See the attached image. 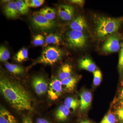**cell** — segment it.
Returning <instances> with one entry per match:
<instances>
[{"mask_svg": "<svg viewBox=\"0 0 123 123\" xmlns=\"http://www.w3.org/2000/svg\"><path fill=\"white\" fill-rule=\"evenodd\" d=\"M0 88L5 98L15 109L20 111L31 109L30 96L20 84L7 78H2Z\"/></svg>", "mask_w": 123, "mask_h": 123, "instance_id": "6da1fadb", "label": "cell"}, {"mask_svg": "<svg viewBox=\"0 0 123 123\" xmlns=\"http://www.w3.org/2000/svg\"><path fill=\"white\" fill-rule=\"evenodd\" d=\"M123 23V17L111 18L98 17L96 20L95 33L98 38L105 39L115 34Z\"/></svg>", "mask_w": 123, "mask_h": 123, "instance_id": "7a4b0ae2", "label": "cell"}, {"mask_svg": "<svg viewBox=\"0 0 123 123\" xmlns=\"http://www.w3.org/2000/svg\"><path fill=\"white\" fill-rule=\"evenodd\" d=\"M62 51L55 47H48L44 49L35 64L53 65L60 59L62 56Z\"/></svg>", "mask_w": 123, "mask_h": 123, "instance_id": "3957f363", "label": "cell"}, {"mask_svg": "<svg viewBox=\"0 0 123 123\" xmlns=\"http://www.w3.org/2000/svg\"><path fill=\"white\" fill-rule=\"evenodd\" d=\"M31 22L35 29L42 31L48 30L55 26L54 21H50L37 12L33 14Z\"/></svg>", "mask_w": 123, "mask_h": 123, "instance_id": "277c9868", "label": "cell"}, {"mask_svg": "<svg viewBox=\"0 0 123 123\" xmlns=\"http://www.w3.org/2000/svg\"><path fill=\"white\" fill-rule=\"evenodd\" d=\"M68 42L69 45L75 48H82L86 44L87 37L81 31L71 30L68 33Z\"/></svg>", "mask_w": 123, "mask_h": 123, "instance_id": "5b68a950", "label": "cell"}, {"mask_svg": "<svg viewBox=\"0 0 123 123\" xmlns=\"http://www.w3.org/2000/svg\"><path fill=\"white\" fill-rule=\"evenodd\" d=\"M62 91L61 81L55 78L52 80L49 85L48 91V97L52 101L56 100L61 95Z\"/></svg>", "mask_w": 123, "mask_h": 123, "instance_id": "8992f818", "label": "cell"}, {"mask_svg": "<svg viewBox=\"0 0 123 123\" xmlns=\"http://www.w3.org/2000/svg\"><path fill=\"white\" fill-rule=\"evenodd\" d=\"M120 46L118 35L114 34L107 38L104 44L102 50L107 53L116 52L119 50Z\"/></svg>", "mask_w": 123, "mask_h": 123, "instance_id": "52a82bcc", "label": "cell"}, {"mask_svg": "<svg viewBox=\"0 0 123 123\" xmlns=\"http://www.w3.org/2000/svg\"><path fill=\"white\" fill-rule=\"evenodd\" d=\"M32 85L38 95L46 93L48 91V84L44 78L41 76L34 77L32 80Z\"/></svg>", "mask_w": 123, "mask_h": 123, "instance_id": "ba28073f", "label": "cell"}, {"mask_svg": "<svg viewBox=\"0 0 123 123\" xmlns=\"http://www.w3.org/2000/svg\"><path fill=\"white\" fill-rule=\"evenodd\" d=\"M74 13V9L71 6L60 5L58 9V13L62 20L68 21L72 20Z\"/></svg>", "mask_w": 123, "mask_h": 123, "instance_id": "9c48e42d", "label": "cell"}, {"mask_svg": "<svg viewBox=\"0 0 123 123\" xmlns=\"http://www.w3.org/2000/svg\"><path fill=\"white\" fill-rule=\"evenodd\" d=\"M72 30L81 31L87 30L88 24L86 19L82 16H78L75 18L70 23V26Z\"/></svg>", "mask_w": 123, "mask_h": 123, "instance_id": "30bf717a", "label": "cell"}, {"mask_svg": "<svg viewBox=\"0 0 123 123\" xmlns=\"http://www.w3.org/2000/svg\"><path fill=\"white\" fill-rule=\"evenodd\" d=\"M4 12L7 17L10 18H16L20 14L16 2L13 1H11L5 6Z\"/></svg>", "mask_w": 123, "mask_h": 123, "instance_id": "8fae6325", "label": "cell"}, {"mask_svg": "<svg viewBox=\"0 0 123 123\" xmlns=\"http://www.w3.org/2000/svg\"><path fill=\"white\" fill-rule=\"evenodd\" d=\"M92 100V95L90 92L84 91L80 94V109L84 111L90 106Z\"/></svg>", "mask_w": 123, "mask_h": 123, "instance_id": "7c38bea8", "label": "cell"}, {"mask_svg": "<svg viewBox=\"0 0 123 123\" xmlns=\"http://www.w3.org/2000/svg\"><path fill=\"white\" fill-rule=\"evenodd\" d=\"M63 90L67 92L72 91L78 81V78L71 76L61 81Z\"/></svg>", "mask_w": 123, "mask_h": 123, "instance_id": "4fadbf2b", "label": "cell"}, {"mask_svg": "<svg viewBox=\"0 0 123 123\" xmlns=\"http://www.w3.org/2000/svg\"><path fill=\"white\" fill-rule=\"evenodd\" d=\"M79 66L82 69L92 73H93L96 70L97 68L95 64L92 60L87 57L83 58L80 61Z\"/></svg>", "mask_w": 123, "mask_h": 123, "instance_id": "5bb4252c", "label": "cell"}, {"mask_svg": "<svg viewBox=\"0 0 123 123\" xmlns=\"http://www.w3.org/2000/svg\"><path fill=\"white\" fill-rule=\"evenodd\" d=\"M0 123H17V121L8 110L1 108L0 111Z\"/></svg>", "mask_w": 123, "mask_h": 123, "instance_id": "9a60e30c", "label": "cell"}, {"mask_svg": "<svg viewBox=\"0 0 123 123\" xmlns=\"http://www.w3.org/2000/svg\"><path fill=\"white\" fill-rule=\"evenodd\" d=\"M70 112V110L64 104L61 105L56 111L55 116L59 121H64L67 119Z\"/></svg>", "mask_w": 123, "mask_h": 123, "instance_id": "2e32d148", "label": "cell"}, {"mask_svg": "<svg viewBox=\"0 0 123 123\" xmlns=\"http://www.w3.org/2000/svg\"><path fill=\"white\" fill-rule=\"evenodd\" d=\"M72 73V67L68 64H65L61 66L58 73V76L61 81L71 76Z\"/></svg>", "mask_w": 123, "mask_h": 123, "instance_id": "e0dca14e", "label": "cell"}, {"mask_svg": "<svg viewBox=\"0 0 123 123\" xmlns=\"http://www.w3.org/2000/svg\"><path fill=\"white\" fill-rule=\"evenodd\" d=\"M37 12L50 21H53L55 18L56 13L55 10L49 7L42 9Z\"/></svg>", "mask_w": 123, "mask_h": 123, "instance_id": "ac0fdd59", "label": "cell"}, {"mask_svg": "<svg viewBox=\"0 0 123 123\" xmlns=\"http://www.w3.org/2000/svg\"><path fill=\"white\" fill-rule=\"evenodd\" d=\"M64 105L69 110H72L74 111L80 106V101L74 98L68 97L65 100Z\"/></svg>", "mask_w": 123, "mask_h": 123, "instance_id": "d6986e66", "label": "cell"}, {"mask_svg": "<svg viewBox=\"0 0 123 123\" xmlns=\"http://www.w3.org/2000/svg\"><path fill=\"white\" fill-rule=\"evenodd\" d=\"M5 66L10 72L15 75L22 74L24 72V69L22 67L17 65L6 62L5 64Z\"/></svg>", "mask_w": 123, "mask_h": 123, "instance_id": "ffe728a7", "label": "cell"}, {"mask_svg": "<svg viewBox=\"0 0 123 123\" xmlns=\"http://www.w3.org/2000/svg\"><path fill=\"white\" fill-rule=\"evenodd\" d=\"M61 41V38L59 36L55 34H50L46 37L44 46L50 44L59 45Z\"/></svg>", "mask_w": 123, "mask_h": 123, "instance_id": "44dd1931", "label": "cell"}, {"mask_svg": "<svg viewBox=\"0 0 123 123\" xmlns=\"http://www.w3.org/2000/svg\"><path fill=\"white\" fill-rule=\"evenodd\" d=\"M28 57V51L24 48L20 50L14 56V60L17 62H21L26 60Z\"/></svg>", "mask_w": 123, "mask_h": 123, "instance_id": "7402d4cb", "label": "cell"}, {"mask_svg": "<svg viewBox=\"0 0 123 123\" xmlns=\"http://www.w3.org/2000/svg\"><path fill=\"white\" fill-rule=\"evenodd\" d=\"M15 2L20 14H26L29 13V7L27 6L24 1L18 0Z\"/></svg>", "mask_w": 123, "mask_h": 123, "instance_id": "603a6c76", "label": "cell"}, {"mask_svg": "<svg viewBox=\"0 0 123 123\" xmlns=\"http://www.w3.org/2000/svg\"><path fill=\"white\" fill-rule=\"evenodd\" d=\"M10 54L8 49L4 46L0 48V60L1 61L5 62L9 59Z\"/></svg>", "mask_w": 123, "mask_h": 123, "instance_id": "cb8c5ba5", "label": "cell"}, {"mask_svg": "<svg viewBox=\"0 0 123 123\" xmlns=\"http://www.w3.org/2000/svg\"><path fill=\"white\" fill-rule=\"evenodd\" d=\"M24 1L28 7L33 8L39 7L45 2L44 0H25Z\"/></svg>", "mask_w": 123, "mask_h": 123, "instance_id": "d4e9b609", "label": "cell"}, {"mask_svg": "<svg viewBox=\"0 0 123 123\" xmlns=\"http://www.w3.org/2000/svg\"><path fill=\"white\" fill-rule=\"evenodd\" d=\"M93 84L95 86H98L101 84L102 79V74L101 71L98 69L93 73Z\"/></svg>", "mask_w": 123, "mask_h": 123, "instance_id": "484cf974", "label": "cell"}, {"mask_svg": "<svg viewBox=\"0 0 123 123\" xmlns=\"http://www.w3.org/2000/svg\"><path fill=\"white\" fill-rule=\"evenodd\" d=\"M45 39L43 36L40 34L36 35L34 37L33 43L35 46H41L44 44Z\"/></svg>", "mask_w": 123, "mask_h": 123, "instance_id": "4316f807", "label": "cell"}, {"mask_svg": "<svg viewBox=\"0 0 123 123\" xmlns=\"http://www.w3.org/2000/svg\"><path fill=\"white\" fill-rule=\"evenodd\" d=\"M115 117L111 113H108L104 117L102 121L99 123H116Z\"/></svg>", "mask_w": 123, "mask_h": 123, "instance_id": "83f0119b", "label": "cell"}, {"mask_svg": "<svg viewBox=\"0 0 123 123\" xmlns=\"http://www.w3.org/2000/svg\"><path fill=\"white\" fill-rule=\"evenodd\" d=\"M120 46L121 49L119 56L118 68L120 73L122 74L123 73V43H121Z\"/></svg>", "mask_w": 123, "mask_h": 123, "instance_id": "f1b7e54d", "label": "cell"}, {"mask_svg": "<svg viewBox=\"0 0 123 123\" xmlns=\"http://www.w3.org/2000/svg\"><path fill=\"white\" fill-rule=\"evenodd\" d=\"M116 113L120 122L123 123V106L118 107L117 109Z\"/></svg>", "mask_w": 123, "mask_h": 123, "instance_id": "f546056e", "label": "cell"}, {"mask_svg": "<svg viewBox=\"0 0 123 123\" xmlns=\"http://www.w3.org/2000/svg\"><path fill=\"white\" fill-rule=\"evenodd\" d=\"M70 2L78 5L80 6H83L84 4V1L82 0H72L70 1Z\"/></svg>", "mask_w": 123, "mask_h": 123, "instance_id": "4dcf8cb0", "label": "cell"}, {"mask_svg": "<svg viewBox=\"0 0 123 123\" xmlns=\"http://www.w3.org/2000/svg\"><path fill=\"white\" fill-rule=\"evenodd\" d=\"M37 123H50L47 120L43 118H39L37 120Z\"/></svg>", "mask_w": 123, "mask_h": 123, "instance_id": "1f68e13d", "label": "cell"}, {"mask_svg": "<svg viewBox=\"0 0 123 123\" xmlns=\"http://www.w3.org/2000/svg\"><path fill=\"white\" fill-rule=\"evenodd\" d=\"M23 123H32V120L29 117H26L23 119Z\"/></svg>", "mask_w": 123, "mask_h": 123, "instance_id": "d6a6232c", "label": "cell"}, {"mask_svg": "<svg viewBox=\"0 0 123 123\" xmlns=\"http://www.w3.org/2000/svg\"><path fill=\"white\" fill-rule=\"evenodd\" d=\"M79 123H92V122L88 120H82Z\"/></svg>", "mask_w": 123, "mask_h": 123, "instance_id": "836d02e7", "label": "cell"}, {"mask_svg": "<svg viewBox=\"0 0 123 123\" xmlns=\"http://www.w3.org/2000/svg\"><path fill=\"white\" fill-rule=\"evenodd\" d=\"M120 97L122 98H123V89L122 91H121V94H120Z\"/></svg>", "mask_w": 123, "mask_h": 123, "instance_id": "e575fe53", "label": "cell"}, {"mask_svg": "<svg viewBox=\"0 0 123 123\" xmlns=\"http://www.w3.org/2000/svg\"><path fill=\"white\" fill-rule=\"evenodd\" d=\"M2 2H7V3H9V2L11 1V0H3L2 1Z\"/></svg>", "mask_w": 123, "mask_h": 123, "instance_id": "d590c367", "label": "cell"}, {"mask_svg": "<svg viewBox=\"0 0 123 123\" xmlns=\"http://www.w3.org/2000/svg\"><path fill=\"white\" fill-rule=\"evenodd\" d=\"M122 104H123V101H122Z\"/></svg>", "mask_w": 123, "mask_h": 123, "instance_id": "8d00e7d4", "label": "cell"}]
</instances>
